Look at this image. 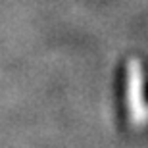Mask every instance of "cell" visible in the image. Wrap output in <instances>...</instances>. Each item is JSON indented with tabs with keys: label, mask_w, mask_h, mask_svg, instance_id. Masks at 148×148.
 I'll list each match as a JSON object with an SVG mask.
<instances>
[{
	"label": "cell",
	"mask_w": 148,
	"mask_h": 148,
	"mask_svg": "<svg viewBox=\"0 0 148 148\" xmlns=\"http://www.w3.org/2000/svg\"><path fill=\"white\" fill-rule=\"evenodd\" d=\"M144 77L143 66L138 60H133L129 64V77H127V92H129V110L135 123H143L146 119L144 110Z\"/></svg>",
	"instance_id": "cell-1"
}]
</instances>
